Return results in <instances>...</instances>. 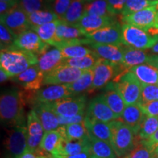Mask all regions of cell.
I'll list each match as a JSON object with an SVG mask.
<instances>
[{
  "label": "cell",
  "instance_id": "6da1fadb",
  "mask_svg": "<svg viewBox=\"0 0 158 158\" xmlns=\"http://www.w3.org/2000/svg\"><path fill=\"white\" fill-rule=\"evenodd\" d=\"M25 98L21 91L15 88L3 91L0 98L1 122L5 127H13L26 123Z\"/></svg>",
  "mask_w": 158,
  "mask_h": 158
},
{
  "label": "cell",
  "instance_id": "7a4b0ae2",
  "mask_svg": "<svg viewBox=\"0 0 158 158\" xmlns=\"http://www.w3.org/2000/svg\"><path fill=\"white\" fill-rule=\"evenodd\" d=\"M38 56L33 53L16 48L1 49L0 68L11 78H15L29 68L37 64Z\"/></svg>",
  "mask_w": 158,
  "mask_h": 158
},
{
  "label": "cell",
  "instance_id": "3957f363",
  "mask_svg": "<svg viewBox=\"0 0 158 158\" xmlns=\"http://www.w3.org/2000/svg\"><path fill=\"white\" fill-rule=\"evenodd\" d=\"M108 124L111 131L110 145L118 158L123 157L136 145L135 134L122 121L114 120Z\"/></svg>",
  "mask_w": 158,
  "mask_h": 158
},
{
  "label": "cell",
  "instance_id": "277c9868",
  "mask_svg": "<svg viewBox=\"0 0 158 158\" xmlns=\"http://www.w3.org/2000/svg\"><path fill=\"white\" fill-rule=\"evenodd\" d=\"M114 87L127 105L138 104L141 102V83L129 70L117 76Z\"/></svg>",
  "mask_w": 158,
  "mask_h": 158
},
{
  "label": "cell",
  "instance_id": "5b68a950",
  "mask_svg": "<svg viewBox=\"0 0 158 158\" xmlns=\"http://www.w3.org/2000/svg\"><path fill=\"white\" fill-rule=\"evenodd\" d=\"M122 40L126 46L140 50L152 48L158 42V35H152L144 29L123 23L122 26Z\"/></svg>",
  "mask_w": 158,
  "mask_h": 158
},
{
  "label": "cell",
  "instance_id": "8992f818",
  "mask_svg": "<svg viewBox=\"0 0 158 158\" xmlns=\"http://www.w3.org/2000/svg\"><path fill=\"white\" fill-rule=\"evenodd\" d=\"M6 158H19L28 149V133L26 123L11 127L5 140Z\"/></svg>",
  "mask_w": 158,
  "mask_h": 158
},
{
  "label": "cell",
  "instance_id": "52a82bcc",
  "mask_svg": "<svg viewBox=\"0 0 158 158\" xmlns=\"http://www.w3.org/2000/svg\"><path fill=\"white\" fill-rule=\"evenodd\" d=\"M121 70L126 71L122 64H116L102 59H99L93 68V83L89 92L101 89L116 76Z\"/></svg>",
  "mask_w": 158,
  "mask_h": 158
},
{
  "label": "cell",
  "instance_id": "ba28073f",
  "mask_svg": "<svg viewBox=\"0 0 158 158\" xmlns=\"http://www.w3.org/2000/svg\"><path fill=\"white\" fill-rule=\"evenodd\" d=\"M86 98L84 95L70 97L57 101L48 102L57 115L66 117L74 116L84 112Z\"/></svg>",
  "mask_w": 158,
  "mask_h": 158
},
{
  "label": "cell",
  "instance_id": "9c48e42d",
  "mask_svg": "<svg viewBox=\"0 0 158 158\" xmlns=\"http://www.w3.org/2000/svg\"><path fill=\"white\" fill-rule=\"evenodd\" d=\"M0 19L2 23L10 29L16 35L31 29L28 15L19 4L5 14L1 15Z\"/></svg>",
  "mask_w": 158,
  "mask_h": 158
},
{
  "label": "cell",
  "instance_id": "30bf717a",
  "mask_svg": "<svg viewBox=\"0 0 158 158\" xmlns=\"http://www.w3.org/2000/svg\"><path fill=\"white\" fill-rule=\"evenodd\" d=\"M49 46L50 45L43 42L35 31L28 29L18 35L13 47L33 53L38 56L49 49Z\"/></svg>",
  "mask_w": 158,
  "mask_h": 158
},
{
  "label": "cell",
  "instance_id": "8fae6325",
  "mask_svg": "<svg viewBox=\"0 0 158 158\" xmlns=\"http://www.w3.org/2000/svg\"><path fill=\"white\" fill-rule=\"evenodd\" d=\"M122 26L119 22L114 23L113 24L87 34L86 37L92 40V43L122 46L124 45L122 40Z\"/></svg>",
  "mask_w": 158,
  "mask_h": 158
},
{
  "label": "cell",
  "instance_id": "7c38bea8",
  "mask_svg": "<svg viewBox=\"0 0 158 158\" xmlns=\"http://www.w3.org/2000/svg\"><path fill=\"white\" fill-rule=\"evenodd\" d=\"M84 70L66 65H60L45 75L43 85L68 84L80 78Z\"/></svg>",
  "mask_w": 158,
  "mask_h": 158
},
{
  "label": "cell",
  "instance_id": "4fadbf2b",
  "mask_svg": "<svg viewBox=\"0 0 158 158\" xmlns=\"http://www.w3.org/2000/svg\"><path fill=\"white\" fill-rule=\"evenodd\" d=\"M27 126L28 133V149L35 152L40 149V145L45 131L38 116L33 108L27 114Z\"/></svg>",
  "mask_w": 158,
  "mask_h": 158
},
{
  "label": "cell",
  "instance_id": "5bb4252c",
  "mask_svg": "<svg viewBox=\"0 0 158 158\" xmlns=\"http://www.w3.org/2000/svg\"><path fill=\"white\" fill-rule=\"evenodd\" d=\"M157 10L158 5L152 6L127 16L122 17V21L123 23H127L147 30L150 27H155Z\"/></svg>",
  "mask_w": 158,
  "mask_h": 158
},
{
  "label": "cell",
  "instance_id": "9a60e30c",
  "mask_svg": "<svg viewBox=\"0 0 158 158\" xmlns=\"http://www.w3.org/2000/svg\"><path fill=\"white\" fill-rule=\"evenodd\" d=\"M86 116L106 123H110L118 118L106 103L102 94L95 97L89 102L86 110Z\"/></svg>",
  "mask_w": 158,
  "mask_h": 158
},
{
  "label": "cell",
  "instance_id": "2e32d148",
  "mask_svg": "<svg viewBox=\"0 0 158 158\" xmlns=\"http://www.w3.org/2000/svg\"><path fill=\"white\" fill-rule=\"evenodd\" d=\"M45 75L41 72L37 64L29 68L27 70L15 77V81L29 92H37L43 85Z\"/></svg>",
  "mask_w": 158,
  "mask_h": 158
},
{
  "label": "cell",
  "instance_id": "e0dca14e",
  "mask_svg": "<svg viewBox=\"0 0 158 158\" xmlns=\"http://www.w3.org/2000/svg\"><path fill=\"white\" fill-rule=\"evenodd\" d=\"M73 95L65 84L50 85L45 88L40 89L35 92L33 100L35 102H52L62 100Z\"/></svg>",
  "mask_w": 158,
  "mask_h": 158
},
{
  "label": "cell",
  "instance_id": "ac0fdd59",
  "mask_svg": "<svg viewBox=\"0 0 158 158\" xmlns=\"http://www.w3.org/2000/svg\"><path fill=\"white\" fill-rule=\"evenodd\" d=\"M118 22L115 15H83L78 23L75 27L81 29L86 34L93 32L104 27Z\"/></svg>",
  "mask_w": 158,
  "mask_h": 158
},
{
  "label": "cell",
  "instance_id": "d6986e66",
  "mask_svg": "<svg viewBox=\"0 0 158 158\" xmlns=\"http://www.w3.org/2000/svg\"><path fill=\"white\" fill-rule=\"evenodd\" d=\"M93 52L99 58L107 60L116 64H122L123 62L124 45L101 44L93 43L89 45Z\"/></svg>",
  "mask_w": 158,
  "mask_h": 158
},
{
  "label": "cell",
  "instance_id": "ffe728a7",
  "mask_svg": "<svg viewBox=\"0 0 158 158\" xmlns=\"http://www.w3.org/2000/svg\"><path fill=\"white\" fill-rule=\"evenodd\" d=\"M64 58L60 50L57 48H49L42 54L38 56L37 65L44 75L54 70L62 64Z\"/></svg>",
  "mask_w": 158,
  "mask_h": 158
},
{
  "label": "cell",
  "instance_id": "44dd1931",
  "mask_svg": "<svg viewBox=\"0 0 158 158\" xmlns=\"http://www.w3.org/2000/svg\"><path fill=\"white\" fill-rule=\"evenodd\" d=\"M33 109L38 116L45 131L55 130L60 127L57 114L51 109L48 102H35Z\"/></svg>",
  "mask_w": 158,
  "mask_h": 158
},
{
  "label": "cell",
  "instance_id": "7402d4cb",
  "mask_svg": "<svg viewBox=\"0 0 158 158\" xmlns=\"http://www.w3.org/2000/svg\"><path fill=\"white\" fill-rule=\"evenodd\" d=\"M145 116L146 114L139 105L135 104L126 106L120 118H122V122L133 130L134 133L137 136Z\"/></svg>",
  "mask_w": 158,
  "mask_h": 158
},
{
  "label": "cell",
  "instance_id": "603a6c76",
  "mask_svg": "<svg viewBox=\"0 0 158 158\" xmlns=\"http://www.w3.org/2000/svg\"><path fill=\"white\" fill-rule=\"evenodd\" d=\"M86 152H90L89 138L82 140H71L63 138L56 153L54 155H73Z\"/></svg>",
  "mask_w": 158,
  "mask_h": 158
},
{
  "label": "cell",
  "instance_id": "cb8c5ba5",
  "mask_svg": "<svg viewBox=\"0 0 158 158\" xmlns=\"http://www.w3.org/2000/svg\"><path fill=\"white\" fill-rule=\"evenodd\" d=\"M84 124L89 135L110 143L111 131L109 124L94 119L86 115L84 118Z\"/></svg>",
  "mask_w": 158,
  "mask_h": 158
},
{
  "label": "cell",
  "instance_id": "d4e9b609",
  "mask_svg": "<svg viewBox=\"0 0 158 158\" xmlns=\"http://www.w3.org/2000/svg\"><path fill=\"white\" fill-rule=\"evenodd\" d=\"M106 103L113 110L117 118H120L123 114L126 104L122 99V96L114 87V84H108L106 92L102 94Z\"/></svg>",
  "mask_w": 158,
  "mask_h": 158
},
{
  "label": "cell",
  "instance_id": "484cf974",
  "mask_svg": "<svg viewBox=\"0 0 158 158\" xmlns=\"http://www.w3.org/2000/svg\"><path fill=\"white\" fill-rule=\"evenodd\" d=\"M142 84H157L158 70L148 64H142L129 69Z\"/></svg>",
  "mask_w": 158,
  "mask_h": 158
},
{
  "label": "cell",
  "instance_id": "4316f807",
  "mask_svg": "<svg viewBox=\"0 0 158 158\" xmlns=\"http://www.w3.org/2000/svg\"><path fill=\"white\" fill-rule=\"evenodd\" d=\"M90 153L92 156L98 158H117L114 150L108 142L98 139L89 134Z\"/></svg>",
  "mask_w": 158,
  "mask_h": 158
},
{
  "label": "cell",
  "instance_id": "83f0119b",
  "mask_svg": "<svg viewBox=\"0 0 158 158\" xmlns=\"http://www.w3.org/2000/svg\"><path fill=\"white\" fill-rule=\"evenodd\" d=\"M149 55L144 50H140L124 45V56L122 66L126 70L133 67L147 63Z\"/></svg>",
  "mask_w": 158,
  "mask_h": 158
},
{
  "label": "cell",
  "instance_id": "f1b7e54d",
  "mask_svg": "<svg viewBox=\"0 0 158 158\" xmlns=\"http://www.w3.org/2000/svg\"><path fill=\"white\" fill-rule=\"evenodd\" d=\"M82 37H86V34L81 29L75 26L67 24L66 23L63 22L62 20H60L56 28V43L81 38Z\"/></svg>",
  "mask_w": 158,
  "mask_h": 158
},
{
  "label": "cell",
  "instance_id": "f546056e",
  "mask_svg": "<svg viewBox=\"0 0 158 158\" xmlns=\"http://www.w3.org/2000/svg\"><path fill=\"white\" fill-rule=\"evenodd\" d=\"M62 138V134L58 129L45 131L40 145V149L51 155H54L56 153Z\"/></svg>",
  "mask_w": 158,
  "mask_h": 158
},
{
  "label": "cell",
  "instance_id": "4dcf8cb0",
  "mask_svg": "<svg viewBox=\"0 0 158 158\" xmlns=\"http://www.w3.org/2000/svg\"><path fill=\"white\" fill-rule=\"evenodd\" d=\"M93 69L84 70L80 78L77 79L76 81L65 85L68 90L73 94V95L76 96L77 94L86 92V91H89L92 83H93Z\"/></svg>",
  "mask_w": 158,
  "mask_h": 158
},
{
  "label": "cell",
  "instance_id": "1f68e13d",
  "mask_svg": "<svg viewBox=\"0 0 158 158\" xmlns=\"http://www.w3.org/2000/svg\"><path fill=\"white\" fill-rule=\"evenodd\" d=\"M62 137L71 140H82L89 138V133L85 126L84 121L81 123L71 124L60 126L58 128Z\"/></svg>",
  "mask_w": 158,
  "mask_h": 158
},
{
  "label": "cell",
  "instance_id": "d6a6232c",
  "mask_svg": "<svg viewBox=\"0 0 158 158\" xmlns=\"http://www.w3.org/2000/svg\"><path fill=\"white\" fill-rule=\"evenodd\" d=\"M59 21L60 19L41 26L31 27L30 29L35 31L43 42L53 46L56 41V32Z\"/></svg>",
  "mask_w": 158,
  "mask_h": 158
},
{
  "label": "cell",
  "instance_id": "836d02e7",
  "mask_svg": "<svg viewBox=\"0 0 158 158\" xmlns=\"http://www.w3.org/2000/svg\"><path fill=\"white\" fill-rule=\"evenodd\" d=\"M85 3L84 0H73L66 13L61 20L68 25L76 26L84 15Z\"/></svg>",
  "mask_w": 158,
  "mask_h": 158
},
{
  "label": "cell",
  "instance_id": "e575fe53",
  "mask_svg": "<svg viewBox=\"0 0 158 158\" xmlns=\"http://www.w3.org/2000/svg\"><path fill=\"white\" fill-rule=\"evenodd\" d=\"M99 57L93 52L83 57L73 59H64L62 64L76 68L82 70H92L98 62Z\"/></svg>",
  "mask_w": 158,
  "mask_h": 158
},
{
  "label": "cell",
  "instance_id": "d590c367",
  "mask_svg": "<svg viewBox=\"0 0 158 158\" xmlns=\"http://www.w3.org/2000/svg\"><path fill=\"white\" fill-rule=\"evenodd\" d=\"M27 15L31 27L41 26L59 19L58 15L52 10H47L45 8L32 12Z\"/></svg>",
  "mask_w": 158,
  "mask_h": 158
},
{
  "label": "cell",
  "instance_id": "8d00e7d4",
  "mask_svg": "<svg viewBox=\"0 0 158 158\" xmlns=\"http://www.w3.org/2000/svg\"><path fill=\"white\" fill-rule=\"evenodd\" d=\"M158 130L157 116L146 115L138 133L140 140H148Z\"/></svg>",
  "mask_w": 158,
  "mask_h": 158
},
{
  "label": "cell",
  "instance_id": "74e56055",
  "mask_svg": "<svg viewBox=\"0 0 158 158\" xmlns=\"http://www.w3.org/2000/svg\"><path fill=\"white\" fill-rule=\"evenodd\" d=\"M84 15H113L108 11L106 0H94L91 2H86L84 5Z\"/></svg>",
  "mask_w": 158,
  "mask_h": 158
},
{
  "label": "cell",
  "instance_id": "f35d334b",
  "mask_svg": "<svg viewBox=\"0 0 158 158\" xmlns=\"http://www.w3.org/2000/svg\"><path fill=\"white\" fill-rule=\"evenodd\" d=\"M122 158H156L154 149L143 140H140L129 153Z\"/></svg>",
  "mask_w": 158,
  "mask_h": 158
},
{
  "label": "cell",
  "instance_id": "ab89813d",
  "mask_svg": "<svg viewBox=\"0 0 158 158\" xmlns=\"http://www.w3.org/2000/svg\"><path fill=\"white\" fill-rule=\"evenodd\" d=\"M158 5V1H149V0H127L122 12V17L140 11L147 7Z\"/></svg>",
  "mask_w": 158,
  "mask_h": 158
},
{
  "label": "cell",
  "instance_id": "60d3db41",
  "mask_svg": "<svg viewBox=\"0 0 158 158\" xmlns=\"http://www.w3.org/2000/svg\"><path fill=\"white\" fill-rule=\"evenodd\" d=\"M18 35L3 23L0 24V44L1 49L9 48L13 46Z\"/></svg>",
  "mask_w": 158,
  "mask_h": 158
},
{
  "label": "cell",
  "instance_id": "b9f144b4",
  "mask_svg": "<svg viewBox=\"0 0 158 158\" xmlns=\"http://www.w3.org/2000/svg\"><path fill=\"white\" fill-rule=\"evenodd\" d=\"M154 100H158L157 85L141 84V102H149Z\"/></svg>",
  "mask_w": 158,
  "mask_h": 158
},
{
  "label": "cell",
  "instance_id": "7bdbcfd3",
  "mask_svg": "<svg viewBox=\"0 0 158 158\" xmlns=\"http://www.w3.org/2000/svg\"><path fill=\"white\" fill-rule=\"evenodd\" d=\"M45 0H20L19 5L27 14L44 9Z\"/></svg>",
  "mask_w": 158,
  "mask_h": 158
},
{
  "label": "cell",
  "instance_id": "ee69618b",
  "mask_svg": "<svg viewBox=\"0 0 158 158\" xmlns=\"http://www.w3.org/2000/svg\"><path fill=\"white\" fill-rule=\"evenodd\" d=\"M72 2L73 0H54L52 10L61 20L66 13Z\"/></svg>",
  "mask_w": 158,
  "mask_h": 158
},
{
  "label": "cell",
  "instance_id": "f6af8a7d",
  "mask_svg": "<svg viewBox=\"0 0 158 158\" xmlns=\"http://www.w3.org/2000/svg\"><path fill=\"white\" fill-rule=\"evenodd\" d=\"M138 105L147 116H158V100L141 102Z\"/></svg>",
  "mask_w": 158,
  "mask_h": 158
},
{
  "label": "cell",
  "instance_id": "bcb514c9",
  "mask_svg": "<svg viewBox=\"0 0 158 158\" xmlns=\"http://www.w3.org/2000/svg\"><path fill=\"white\" fill-rule=\"evenodd\" d=\"M108 11L111 15L122 14V12L127 0H106Z\"/></svg>",
  "mask_w": 158,
  "mask_h": 158
},
{
  "label": "cell",
  "instance_id": "7dc6e473",
  "mask_svg": "<svg viewBox=\"0 0 158 158\" xmlns=\"http://www.w3.org/2000/svg\"><path fill=\"white\" fill-rule=\"evenodd\" d=\"M58 116V120L59 124L61 126L68 125L71 124H76V123H81L84 121L85 118V114L81 113L78 115L74 116H70V117H66V116H63L60 115H57Z\"/></svg>",
  "mask_w": 158,
  "mask_h": 158
},
{
  "label": "cell",
  "instance_id": "c3c4849f",
  "mask_svg": "<svg viewBox=\"0 0 158 158\" xmlns=\"http://www.w3.org/2000/svg\"><path fill=\"white\" fill-rule=\"evenodd\" d=\"M19 3L15 2H6V1H2L0 0V13L1 15L5 14V13L8 12L15 7V6L19 5Z\"/></svg>",
  "mask_w": 158,
  "mask_h": 158
},
{
  "label": "cell",
  "instance_id": "681fc988",
  "mask_svg": "<svg viewBox=\"0 0 158 158\" xmlns=\"http://www.w3.org/2000/svg\"><path fill=\"white\" fill-rule=\"evenodd\" d=\"M92 155L89 152L73 155H51L50 158H91Z\"/></svg>",
  "mask_w": 158,
  "mask_h": 158
},
{
  "label": "cell",
  "instance_id": "f907efd6",
  "mask_svg": "<svg viewBox=\"0 0 158 158\" xmlns=\"http://www.w3.org/2000/svg\"><path fill=\"white\" fill-rule=\"evenodd\" d=\"M147 143L148 145L152 147L154 149L155 148L158 146V130L150 137L148 140H143Z\"/></svg>",
  "mask_w": 158,
  "mask_h": 158
},
{
  "label": "cell",
  "instance_id": "816d5d0a",
  "mask_svg": "<svg viewBox=\"0 0 158 158\" xmlns=\"http://www.w3.org/2000/svg\"><path fill=\"white\" fill-rule=\"evenodd\" d=\"M147 64L155 67L158 70V55H149Z\"/></svg>",
  "mask_w": 158,
  "mask_h": 158
},
{
  "label": "cell",
  "instance_id": "f5cc1de1",
  "mask_svg": "<svg viewBox=\"0 0 158 158\" xmlns=\"http://www.w3.org/2000/svg\"><path fill=\"white\" fill-rule=\"evenodd\" d=\"M35 153V152L27 149L19 158H39V156H37Z\"/></svg>",
  "mask_w": 158,
  "mask_h": 158
},
{
  "label": "cell",
  "instance_id": "db71d44e",
  "mask_svg": "<svg viewBox=\"0 0 158 158\" xmlns=\"http://www.w3.org/2000/svg\"><path fill=\"white\" fill-rule=\"evenodd\" d=\"M0 78H1V83H4L11 78L3 69L0 68Z\"/></svg>",
  "mask_w": 158,
  "mask_h": 158
},
{
  "label": "cell",
  "instance_id": "11a10c76",
  "mask_svg": "<svg viewBox=\"0 0 158 158\" xmlns=\"http://www.w3.org/2000/svg\"><path fill=\"white\" fill-rule=\"evenodd\" d=\"M151 51L155 54H158V42L151 48Z\"/></svg>",
  "mask_w": 158,
  "mask_h": 158
},
{
  "label": "cell",
  "instance_id": "9f6ffc18",
  "mask_svg": "<svg viewBox=\"0 0 158 158\" xmlns=\"http://www.w3.org/2000/svg\"><path fill=\"white\" fill-rule=\"evenodd\" d=\"M154 152H155L156 158H158V146H157V147L155 148V149H154Z\"/></svg>",
  "mask_w": 158,
  "mask_h": 158
},
{
  "label": "cell",
  "instance_id": "6f0895ef",
  "mask_svg": "<svg viewBox=\"0 0 158 158\" xmlns=\"http://www.w3.org/2000/svg\"><path fill=\"white\" fill-rule=\"evenodd\" d=\"M155 27H156L158 29V10H157V15H156V20H155Z\"/></svg>",
  "mask_w": 158,
  "mask_h": 158
},
{
  "label": "cell",
  "instance_id": "680465c9",
  "mask_svg": "<svg viewBox=\"0 0 158 158\" xmlns=\"http://www.w3.org/2000/svg\"><path fill=\"white\" fill-rule=\"evenodd\" d=\"M2 1H6V2H10L19 3L20 0H2Z\"/></svg>",
  "mask_w": 158,
  "mask_h": 158
},
{
  "label": "cell",
  "instance_id": "91938a15",
  "mask_svg": "<svg viewBox=\"0 0 158 158\" xmlns=\"http://www.w3.org/2000/svg\"><path fill=\"white\" fill-rule=\"evenodd\" d=\"M85 2H93L94 0H84Z\"/></svg>",
  "mask_w": 158,
  "mask_h": 158
},
{
  "label": "cell",
  "instance_id": "94428289",
  "mask_svg": "<svg viewBox=\"0 0 158 158\" xmlns=\"http://www.w3.org/2000/svg\"><path fill=\"white\" fill-rule=\"evenodd\" d=\"M39 158H46V157H43V156H39Z\"/></svg>",
  "mask_w": 158,
  "mask_h": 158
},
{
  "label": "cell",
  "instance_id": "6125c7cd",
  "mask_svg": "<svg viewBox=\"0 0 158 158\" xmlns=\"http://www.w3.org/2000/svg\"><path fill=\"white\" fill-rule=\"evenodd\" d=\"M149 1H158V0H149Z\"/></svg>",
  "mask_w": 158,
  "mask_h": 158
},
{
  "label": "cell",
  "instance_id": "be15d7a7",
  "mask_svg": "<svg viewBox=\"0 0 158 158\" xmlns=\"http://www.w3.org/2000/svg\"><path fill=\"white\" fill-rule=\"evenodd\" d=\"M91 158H98V157H93V156H92V157H91Z\"/></svg>",
  "mask_w": 158,
  "mask_h": 158
},
{
  "label": "cell",
  "instance_id": "e7e4bbea",
  "mask_svg": "<svg viewBox=\"0 0 158 158\" xmlns=\"http://www.w3.org/2000/svg\"><path fill=\"white\" fill-rule=\"evenodd\" d=\"M157 86H158V81H157Z\"/></svg>",
  "mask_w": 158,
  "mask_h": 158
},
{
  "label": "cell",
  "instance_id": "03108f58",
  "mask_svg": "<svg viewBox=\"0 0 158 158\" xmlns=\"http://www.w3.org/2000/svg\"><path fill=\"white\" fill-rule=\"evenodd\" d=\"M157 118H158V116H157Z\"/></svg>",
  "mask_w": 158,
  "mask_h": 158
}]
</instances>
